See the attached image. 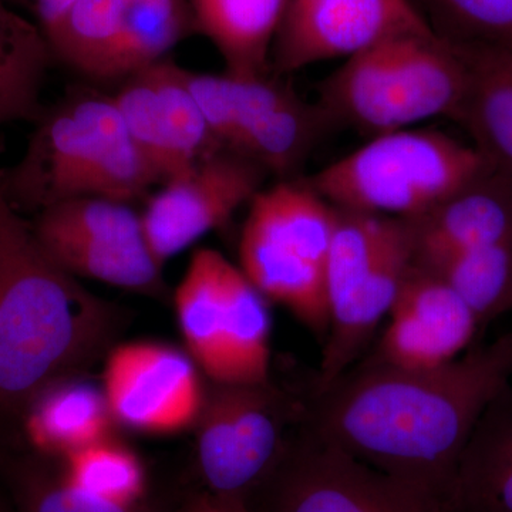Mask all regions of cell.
<instances>
[{
    "label": "cell",
    "mask_w": 512,
    "mask_h": 512,
    "mask_svg": "<svg viewBox=\"0 0 512 512\" xmlns=\"http://www.w3.org/2000/svg\"><path fill=\"white\" fill-rule=\"evenodd\" d=\"M512 379V332L447 365L402 370L362 362L312 396L302 426L447 505L478 421Z\"/></svg>",
    "instance_id": "6da1fadb"
},
{
    "label": "cell",
    "mask_w": 512,
    "mask_h": 512,
    "mask_svg": "<svg viewBox=\"0 0 512 512\" xmlns=\"http://www.w3.org/2000/svg\"><path fill=\"white\" fill-rule=\"evenodd\" d=\"M194 29L211 40L225 72L271 74V55L285 0H188Z\"/></svg>",
    "instance_id": "44dd1931"
},
{
    "label": "cell",
    "mask_w": 512,
    "mask_h": 512,
    "mask_svg": "<svg viewBox=\"0 0 512 512\" xmlns=\"http://www.w3.org/2000/svg\"><path fill=\"white\" fill-rule=\"evenodd\" d=\"M389 316L382 338L365 360L369 365L434 369L464 355L481 332L463 299L439 276L413 262Z\"/></svg>",
    "instance_id": "2e32d148"
},
{
    "label": "cell",
    "mask_w": 512,
    "mask_h": 512,
    "mask_svg": "<svg viewBox=\"0 0 512 512\" xmlns=\"http://www.w3.org/2000/svg\"><path fill=\"white\" fill-rule=\"evenodd\" d=\"M113 100L160 184L221 148L191 92L188 70L170 57L123 80Z\"/></svg>",
    "instance_id": "9a60e30c"
},
{
    "label": "cell",
    "mask_w": 512,
    "mask_h": 512,
    "mask_svg": "<svg viewBox=\"0 0 512 512\" xmlns=\"http://www.w3.org/2000/svg\"><path fill=\"white\" fill-rule=\"evenodd\" d=\"M8 2L13 8L20 6L29 10L36 25L46 33L72 9L77 0H8Z\"/></svg>",
    "instance_id": "f1b7e54d"
},
{
    "label": "cell",
    "mask_w": 512,
    "mask_h": 512,
    "mask_svg": "<svg viewBox=\"0 0 512 512\" xmlns=\"http://www.w3.org/2000/svg\"><path fill=\"white\" fill-rule=\"evenodd\" d=\"M259 493L268 512H450L436 495L357 460L303 426Z\"/></svg>",
    "instance_id": "8fae6325"
},
{
    "label": "cell",
    "mask_w": 512,
    "mask_h": 512,
    "mask_svg": "<svg viewBox=\"0 0 512 512\" xmlns=\"http://www.w3.org/2000/svg\"><path fill=\"white\" fill-rule=\"evenodd\" d=\"M183 512H255L249 505L244 503H235V501L222 500L215 497L207 491L195 495L194 498L185 505Z\"/></svg>",
    "instance_id": "f546056e"
},
{
    "label": "cell",
    "mask_w": 512,
    "mask_h": 512,
    "mask_svg": "<svg viewBox=\"0 0 512 512\" xmlns=\"http://www.w3.org/2000/svg\"><path fill=\"white\" fill-rule=\"evenodd\" d=\"M467 66V86L453 121L495 174L512 183V60L510 50L456 45Z\"/></svg>",
    "instance_id": "ac0fdd59"
},
{
    "label": "cell",
    "mask_w": 512,
    "mask_h": 512,
    "mask_svg": "<svg viewBox=\"0 0 512 512\" xmlns=\"http://www.w3.org/2000/svg\"><path fill=\"white\" fill-rule=\"evenodd\" d=\"M272 320L268 301L239 266L228 275V319L220 382H269Z\"/></svg>",
    "instance_id": "cb8c5ba5"
},
{
    "label": "cell",
    "mask_w": 512,
    "mask_h": 512,
    "mask_svg": "<svg viewBox=\"0 0 512 512\" xmlns=\"http://www.w3.org/2000/svg\"><path fill=\"white\" fill-rule=\"evenodd\" d=\"M40 247L76 278L163 298V268L148 248L141 214L130 202L86 197L37 212Z\"/></svg>",
    "instance_id": "30bf717a"
},
{
    "label": "cell",
    "mask_w": 512,
    "mask_h": 512,
    "mask_svg": "<svg viewBox=\"0 0 512 512\" xmlns=\"http://www.w3.org/2000/svg\"><path fill=\"white\" fill-rule=\"evenodd\" d=\"M113 423L101 389L73 379L50 387L28 412L33 443L63 457L109 439Z\"/></svg>",
    "instance_id": "603a6c76"
},
{
    "label": "cell",
    "mask_w": 512,
    "mask_h": 512,
    "mask_svg": "<svg viewBox=\"0 0 512 512\" xmlns=\"http://www.w3.org/2000/svg\"><path fill=\"white\" fill-rule=\"evenodd\" d=\"M476 148L434 130H400L303 178L339 210L413 218L491 173Z\"/></svg>",
    "instance_id": "5b68a950"
},
{
    "label": "cell",
    "mask_w": 512,
    "mask_h": 512,
    "mask_svg": "<svg viewBox=\"0 0 512 512\" xmlns=\"http://www.w3.org/2000/svg\"><path fill=\"white\" fill-rule=\"evenodd\" d=\"M336 208L303 178L281 180L249 202L239 239V269L268 302L284 306L326 339V268Z\"/></svg>",
    "instance_id": "8992f818"
},
{
    "label": "cell",
    "mask_w": 512,
    "mask_h": 512,
    "mask_svg": "<svg viewBox=\"0 0 512 512\" xmlns=\"http://www.w3.org/2000/svg\"><path fill=\"white\" fill-rule=\"evenodd\" d=\"M305 407L271 382H208L197 431V461L207 493L248 505L284 456L286 421Z\"/></svg>",
    "instance_id": "52a82bcc"
},
{
    "label": "cell",
    "mask_w": 512,
    "mask_h": 512,
    "mask_svg": "<svg viewBox=\"0 0 512 512\" xmlns=\"http://www.w3.org/2000/svg\"><path fill=\"white\" fill-rule=\"evenodd\" d=\"M232 265L217 249H197L174 292L175 318L185 352L208 382L221 379Z\"/></svg>",
    "instance_id": "ffe728a7"
},
{
    "label": "cell",
    "mask_w": 512,
    "mask_h": 512,
    "mask_svg": "<svg viewBox=\"0 0 512 512\" xmlns=\"http://www.w3.org/2000/svg\"><path fill=\"white\" fill-rule=\"evenodd\" d=\"M433 32L453 45L512 52V0H413Z\"/></svg>",
    "instance_id": "4316f807"
},
{
    "label": "cell",
    "mask_w": 512,
    "mask_h": 512,
    "mask_svg": "<svg viewBox=\"0 0 512 512\" xmlns=\"http://www.w3.org/2000/svg\"><path fill=\"white\" fill-rule=\"evenodd\" d=\"M43 251L0 190V414L28 413L109 349L120 319Z\"/></svg>",
    "instance_id": "7a4b0ae2"
},
{
    "label": "cell",
    "mask_w": 512,
    "mask_h": 512,
    "mask_svg": "<svg viewBox=\"0 0 512 512\" xmlns=\"http://www.w3.org/2000/svg\"><path fill=\"white\" fill-rule=\"evenodd\" d=\"M450 512H512V384L485 409L458 463Z\"/></svg>",
    "instance_id": "d6986e66"
},
{
    "label": "cell",
    "mask_w": 512,
    "mask_h": 512,
    "mask_svg": "<svg viewBox=\"0 0 512 512\" xmlns=\"http://www.w3.org/2000/svg\"><path fill=\"white\" fill-rule=\"evenodd\" d=\"M423 269L439 276L463 299L481 332L512 311V237Z\"/></svg>",
    "instance_id": "d4e9b609"
},
{
    "label": "cell",
    "mask_w": 512,
    "mask_h": 512,
    "mask_svg": "<svg viewBox=\"0 0 512 512\" xmlns=\"http://www.w3.org/2000/svg\"><path fill=\"white\" fill-rule=\"evenodd\" d=\"M268 173L249 158L218 148L165 181L141 214L144 235L158 264L227 224L264 190Z\"/></svg>",
    "instance_id": "4fadbf2b"
},
{
    "label": "cell",
    "mask_w": 512,
    "mask_h": 512,
    "mask_svg": "<svg viewBox=\"0 0 512 512\" xmlns=\"http://www.w3.org/2000/svg\"><path fill=\"white\" fill-rule=\"evenodd\" d=\"M434 33L413 0H285L272 46L275 76L348 59L403 35Z\"/></svg>",
    "instance_id": "5bb4252c"
},
{
    "label": "cell",
    "mask_w": 512,
    "mask_h": 512,
    "mask_svg": "<svg viewBox=\"0 0 512 512\" xmlns=\"http://www.w3.org/2000/svg\"><path fill=\"white\" fill-rule=\"evenodd\" d=\"M52 59L35 20L0 0V127L39 117L40 94Z\"/></svg>",
    "instance_id": "7402d4cb"
},
{
    "label": "cell",
    "mask_w": 512,
    "mask_h": 512,
    "mask_svg": "<svg viewBox=\"0 0 512 512\" xmlns=\"http://www.w3.org/2000/svg\"><path fill=\"white\" fill-rule=\"evenodd\" d=\"M35 121L25 153L0 173V190L16 210L39 212L86 197L131 204L160 184L113 96L73 90Z\"/></svg>",
    "instance_id": "3957f363"
},
{
    "label": "cell",
    "mask_w": 512,
    "mask_h": 512,
    "mask_svg": "<svg viewBox=\"0 0 512 512\" xmlns=\"http://www.w3.org/2000/svg\"><path fill=\"white\" fill-rule=\"evenodd\" d=\"M185 350L137 340L109 350L104 394L114 421L151 436H171L195 427L207 383Z\"/></svg>",
    "instance_id": "7c38bea8"
},
{
    "label": "cell",
    "mask_w": 512,
    "mask_h": 512,
    "mask_svg": "<svg viewBox=\"0 0 512 512\" xmlns=\"http://www.w3.org/2000/svg\"><path fill=\"white\" fill-rule=\"evenodd\" d=\"M467 86L460 50L436 33L383 40L348 57L319 84L333 128L370 138L420 121L456 116Z\"/></svg>",
    "instance_id": "277c9868"
},
{
    "label": "cell",
    "mask_w": 512,
    "mask_h": 512,
    "mask_svg": "<svg viewBox=\"0 0 512 512\" xmlns=\"http://www.w3.org/2000/svg\"><path fill=\"white\" fill-rule=\"evenodd\" d=\"M192 28L188 0H77L45 36L74 72L120 84L168 57Z\"/></svg>",
    "instance_id": "9c48e42d"
},
{
    "label": "cell",
    "mask_w": 512,
    "mask_h": 512,
    "mask_svg": "<svg viewBox=\"0 0 512 512\" xmlns=\"http://www.w3.org/2000/svg\"><path fill=\"white\" fill-rule=\"evenodd\" d=\"M62 476L73 487L113 503H140L146 491L143 464L111 437L64 456Z\"/></svg>",
    "instance_id": "484cf974"
},
{
    "label": "cell",
    "mask_w": 512,
    "mask_h": 512,
    "mask_svg": "<svg viewBox=\"0 0 512 512\" xmlns=\"http://www.w3.org/2000/svg\"><path fill=\"white\" fill-rule=\"evenodd\" d=\"M409 222L413 265L433 266L512 237V183L494 171Z\"/></svg>",
    "instance_id": "e0dca14e"
},
{
    "label": "cell",
    "mask_w": 512,
    "mask_h": 512,
    "mask_svg": "<svg viewBox=\"0 0 512 512\" xmlns=\"http://www.w3.org/2000/svg\"><path fill=\"white\" fill-rule=\"evenodd\" d=\"M204 113L222 148L292 180L326 134L335 130L325 111L308 103L275 74L221 73L205 90Z\"/></svg>",
    "instance_id": "ba28073f"
},
{
    "label": "cell",
    "mask_w": 512,
    "mask_h": 512,
    "mask_svg": "<svg viewBox=\"0 0 512 512\" xmlns=\"http://www.w3.org/2000/svg\"><path fill=\"white\" fill-rule=\"evenodd\" d=\"M510 55H511V60H512V52H511V50H510Z\"/></svg>",
    "instance_id": "4dcf8cb0"
},
{
    "label": "cell",
    "mask_w": 512,
    "mask_h": 512,
    "mask_svg": "<svg viewBox=\"0 0 512 512\" xmlns=\"http://www.w3.org/2000/svg\"><path fill=\"white\" fill-rule=\"evenodd\" d=\"M20 512H150L137 504H119L73 487L62 473L30 466L18 480Z\"/></svg>",
    "instance_id": "83f0119b"
}]
</instances>
